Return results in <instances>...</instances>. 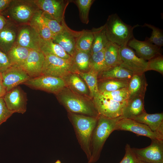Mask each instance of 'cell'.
<instances>
[{
	"label": "cell",
	"mask_w": 163,
	"mask_h": 163,
	"mask_svg": "<svg viewBox=\"0 0 163 163\" xmlns=\"http://www.w3.org/2000/svg\"><path fill=\"white\" fill-rule=\"evenodd\" d=\"M11 66L7 55L0 50V72L2 73Z\"/></svg>",
	"instance_id": "b9f144b4"
},
{
	"label": "cell",
	"mask_w": 163,
	"mask_h": 163,
	"mask_svg": "<svg viewBox=\"0 0 163 163\" xmlns=\"http://www.w3.org/2000/svg\"><path fill=\"white\" fill-rule=\"evenodd\" d=\"M41 38L29 24H24L18 27L16 43L30 49L40 50Z\"/></svg>",
	"instance_id": "2e32d148"
},
{
	"label": "cell",
	"mask_w": 163,
	"mask_h": 163,
	"mask_svg": "<svg viewBox=\"0 0 163 163\" xmlns=\"http://www.w3.org/2000/svg\"><path fill=\"white\" fill-rule=\"evenodd\" d=\"M133 75L129 70L118 66L99 73L97 78L98 80L106 79L129 80Z\"/></svg>",
	"instance_id": "cb8c5ba5"
},
{
	"label": "cell",
	"mask_w": 163,
	"mask_h": 163,
	"mask_svg": "<svg viewBox=\"0 0 163 163\" xmlns=\"http://www.w3.org/2000/svg\"><path fill=\"white\" fill-rule=\"evenodd\" d=\"M143 27H147L151 29L152 33L151 37H147L145 40L161 47L163 45V34L161 30L152 25L145 23Z\"/></svg>",
	"instance_id": "d590c367"
},
{
	"label": "cell",
	"mask_w": 163,
	"mask_h": 163,
	"mask_svg": "<svg viewBox=\"0 0 163 163\" xmlns=\"http://www.w3.org/2000/svg\"><path fill=\"white\" fill-rule=\"evenodd\" d=\"M45 56L42 75L63 78L70 73L77 72L72 57L67 59L52 55Z\"/></svg>",
	"instance_id": "8992f818"
},
{
	"label": "cell",
	"mask_w": 163,
	"mask_h": 163,
	"mask_svg": "<svg viewBox=\"0 0 163 163\" xmlns=\"http://www.w3.org/2000/svg\"><path fill=\"white\" fill-rule=\"evenodd\" d=\"M14 113V112L8 108L3 97L0 98V126L5 122Z\"/></svg>",
	"instance_id": "ab89813d"
},
{
	"label": "cell",
	"mask_w": 163,
	"mask_h": 163,
	"mask_svg": "<svg viewBox=\"0 0 163 163\" xmlns=\"http://www.w3.org/2000/svg\"><path fill=\"white\" fill-rule=\"evenodd\" d=\"M30 50L15 43L7 54L11 66L21 67L27 58Z\"/></svg>",
	"instance_id": "4316f807"
},
{
	"label": "cell",
	"mask_w": 163,
	"mask_h": 163,
	"mask_svg": "<svg viewBox=\"0 0 163 163\" xmlns=\"http://www.w3.org/2000/svg\"><path fill=\"white\" fill-rule=\"evenodd\" d=\"M6 8L11 21L20 25L29 24L40 10L34 0H12Z\"/></svg>",
	"instance_id": "5b68a950"
},
{
	"label": "cell",
	"mask_w": 163,
	"mask_h": 163,
	"mask_svg": "<svg viewBox=\"0 0 163 163\" xmlns=\"http://www.w3.org/2000/svg\"><path fill=\"white\" fill-rule=\"evenodd\" d=\"M91 30L93 35L91 50L92 54L103 50L109 41L106 34L104 24L98 28H93Z\"/></svg>",
	"instance_id": "f1b7e54d"
},
{
	"label": "cell",
	"mask_w": 163,
	"mask_h": 163,
	"mask_svg": "<svg viewBox=\"0 0 163 163\" xmlns=\"http://www.w3.org/2000/svg\"><path fill=\"white\" fill-rule=\"evenodd\" d=\"M104 49L102 50L91 54L90 63V69L98 73L108 69L106 66L104 57Z\"/></svg>",
	"instance_id": "836d02e7"
},
{
	"label": "cell",
	"mask_w": 163,
	"mask_h": 163,
	"mask_svg": "<svg viewBox=\"0 0 163 163\" xmlns=\"http://www.w3.org/2000/svg\"><path fill=\"white\" fill-rule=\"evenodd\" d=\"M129 80L106 79L98 80L99 92H110L127 88Z\"/></svg>",
	"instance_id": "4dcf8cb0"
},
{
	"label": "cell",
	"mask_w": 163,
	"mask_h": 163,
	"mask_svg": "<svg viewBox=\"0 0 163 163\" xmlns=\"http://www.w3.org/2000/svg\"><path fill=\"white\" fill-rule=\"evenodd\" d=\"M8 20L3 15L0 13V32L4 28L7 23Z\"/></svg>",
	"instance_id": "f6af8a7d"
},
{
	"label": "cell",
	"mask_w": 163,
	"mask_h": 163,
	"mask_svg": "<svg viewBox=\"0 0 163 163\" xmlns=\"http://www.w3.org/2000/svg\"><path fill=\"white\" fill-rule=\"evenodd\" d=\"M148 84L145 74H133L127 86L129 99L141 96L145 97Z\"/></svg>",
	"instance_id": "603a6c76"
},
{
	"label": "cell",
	"mask_w": 163,
	"mask_h": 163,
	"mask_svg": "<svg viewBox=\"0 0 163 163\" xmlns=\"http://www.w3.org/2000/svg\"><path fill=\"white\" fill-rule=\"evenodd\" d=\"M3 98L8 108L14 113L23 114L26 112L27 94L19 86L7 92Z\"/></svg>",
	"instance_id": "4fadbf2b"
},
{
	"label": "cell",
	"mask_w": 163,
	"mask_h": 163,
	"mask_svg": "<svg viewBox=\"0 0 163 163\" xmlns=\"http://www.w3.org/2000/svg\"><path fill=\"white\" fill-rule=\"evenodd\" d=\"M92 100L99 115L110 118L121 116L128 101L122 102L115 101L100 93Z\"/></svg>",
	"instance_id": "52a82bcc"
},
{
	"label": "cell",
	"mask_w": 163,
	"mask_h": 163,
	"mask_svg": "<svg viewBox=\"0 0 163 163\" xmlns=\"http://www.w3.org/2000/svg\"><path fill=\"white\" fill-rule=\"evenodd\" d=\"M18 30L17 25L11 21L8 20L5 26L0 32L1 51L7 54L16 43Z\"/></svg>",
	"instance_id": "d6986e66"
},
{
	"label": "cell",
	"mask_w": 163,
	"mask_h": 163,
	"mask_svg": "<svg viewBox=\"0 0 163 163\" xmlns=\"http://www.w3.org/2000/svg\"><path fill=\"white\" fill-rule=\"evenodd\" d=\"M56 95L68 112L96 117L99 116L90 98L75 93L66 87Z\"/></svg>",
	"instance_id": "6da1fadb"
},
{
	"label": "cell",
	"mask_w": 163,
	"mask_h": 163,
	"mask_svg": "<svg viewBox=\"0 0 163 163\" xmlns=\"http://www.w3.org/2000/svg\"><path fill=\"white\" fill-rule=\"evenodd\" d=\"M76 73L86 83L89 91L90 97L92 99L99 93L98 88V73L91 69L87 72H78Z\"/></svg>",
	"instance_id": "f546056e"
},
{
	"label": "cell",
	"mask_w": 163,
	"mask_h": 163,
	"mask_svg": "<svg viewBox=\"0 0 163 163\" xmlns=\"http://www.w3.org/2000/svg\"><path fill=\"white\" fill-rule=\"evenodd\" d=\"M120 54L121 60L120 66L133 74L144 73L147 71V61L138 56L127 45L120 47Z\"/></svg>",
	"instance_id": "8fae6325"
},
{
	"label": "cell",
	"mask_w": 163,
	"mask_h": 163,
	"mask_svg": "<svg viewBox=\"0 0 163 163\" xmlns=\"http://www.w3.org/2000/svg\"><path fill=\"white\" fill-rule=\"evenodd\" d=\"M124 156L119 163H138L139 161L132 151L129 145L126 144Z\"/></svg>",
	"instance_id": "60d3db41"
},
{
	"label": "cell",
	"mask_w": 163,
	"mask_h": 163,
	"mask_svg": "<svg viewBox=\"0 0 163 163\" xmlns=\"http://www.w3.org/2000/svg\"><path fill=\"white\" fill-rule=\"evenodd\" d=\"M55 163H61V162L59 160H58L55 162Z\"/></svg>",
	"instance_id": "bcb514c9"
},
{
	"label": "cell",
	"mask_w": 163,
	"mask_h": 163,
	"mask_svg": "<svg viewBox=\"0 0 163 163\" xmlns=\"http://www.w3.org/2000/svg\"><path fill=\"white\" fill-rule=\"evenodd\" d=\"M91 54V52L75 50L72 57L77 72H85L90 69V63Z\"/></svg>",
	"instance_id": "1f68e13d"
},
{
	"label": "cell",
	"mask_w": 163,
	"mask_h": 163,
	"mask_svg": "<svg viewBox=\"0 0 163 163\" xmlns=\"http://www.w3.org/2000/svg\"><path fill=\"white\" fill-rule=\"evenodd\" d=\"M45 56L40 50L30 49L28 56L21 67L31 78L42 75Z\"/></svg>",
	"instance_id": "e0dca14e"
},
{
	"label": "cell",
	"mask_w": 163,
	"mask_h": 163,
	"mask_svg": "<svg viewBox=\"0 0 163 163\" xmlns=\"http://www.w3.org/2000/svg\"><path fill=\"white\" fill-rule=\"evenodd\" d=\"M101 94L105 97L117 102H123L128 101L129 99L127 88L112 91L104 92Z\"/></svg>",
	"instance_id": "8d00e7d4"
},
{
	"label": "cell",
	"mask_w": 163,
	"mask_h": 163,
	"mask_svg": "<svg viewBox=\"0 0 163 163\" xmlns=\"http://www.w3.org/2000/svg\"><path fill=\"white\" fill-rule=\"evenodd\" d=\"M122 116L110 118L99 115L93 130L91 142V157L88 163H94L99 159L104 144L114 131Z\"/></svg>",
	"instance_id": "3957f363"
},
{
	"label": "cell",
	"mask_w": 163,
	"mask_h": 163,
	"mask_svg": "<svg viewBox=\"0 0 163 163\" xmlns=\"http://www.w3.org/2000/svg\"><path fill=\"white\" fill-rule=\"evenodd\" d=\"M39 9L46 17L61 24L64 20L65 10L70 1L34 0Z\"/></svg>",
	"instance_id": "9c48e42d"
},
{
	"label": "cell",
	"mask_w": 163,
	"mask_h": 163,
	"mask_svg": "<svg viewBox=\"0 0 163 163\" xmlns=\"http://www.w3.org/2000/svg\"><path fill=\"white\" fill-rule=\"evenodd\" d=\"M138 163H146V162L139 161Z\"/></svg>",
	"instance_id": "7dc6e473"
},
{
	"label": "cell",
	"mask_w": 163,
	"mask_h": 163,
	"mask_svg": "<svg viewBox=\"0 0 163 163\" xmlns=\"http://www.w3.org/2000/svg\"><path fill=\"white\" fill-rule=\"evenodd\" d=\"M66 87L74 92L90 98L88 88L84 80L76 72H71L63 78Z\"/></svg>",
	"instance_id": "7402d4cb"
},
{
	"label": "cell",
	"mask_w": 163,
	"mask_h": 163,
	"mask_svg": "<svg viewBox=\"0 0 163 163\" xmlns=\"http://www.w3.org/2000/svg\"><path fill=\"white\" fill-rule=\"evenodd\" d=\"M1 13L0 12V13Z\"/></svg>",
	"instance_id": "c3c4849f"
},
{
	"label": "cell",
	"mask_w": 163,
	"mask_h": 163,
	"mask_svg": "<svg viewBox=\"0 0 163 163\" xmlns=\"http://www.w3.org/2000/svg\"><path fill=\"white\" fill-rule=\"evenodd\" d=\"M127 46L134 49L139 57L145 60L161 54L160 47L145 40L140 41L134 37L129 41Z\"/></svg>",
	"instance_id": "ac0fdd59"
},
{
	"label": "cell",
	"mask_w": 163,
	"mask_h": 163,
	"mask_svg": "<svg viewBox=\"0 0 163 163\" xmlns=\"http://www.w3.org/2000/svg\"><path fill=\"white\" fill-rule=\"evenodd\" d=\"M42 16L44 22L51 32L53 37L64 30L65 27L62 24H61L55 20L45 16L43 14L42 12Z\"/></svg>",
	"instance_id": "74e56055"
},
{
	"label": "cell",
	"mask_w": 163,
	"mask_h": 163,
	"mask_svg": "<svg viewBox=\"0 0 163 163\" xmlns=\"http://www.w3.org/2000/svg\"><path fill=\"white\" fill-rule=\"evenodd\" d=\"M93 39V35L91 30H82L77 38L75 50L91 52Z\"/></svg>",
	"instance_id": "d6a6232c"
},
{
	"label": "cell",
	"mask_w": 163,
	"mask_h": 163,
	"mask_svg": "<svg viewBox=\"0 0 163 163\" xmlns=\"http://www.w3.org/2000/svg\"><path fill=\"white\" fill-rule=\"evenodd\" d=\"M42 13L40 10L38 11L29 24L43 39L53 40V36L42 18Z\"/></svg>",
	"instance_id": "83f0119b"
},
{
	"label": "cell",
	"mask_w": 163,
	"mask_h": 163,
	"mask_svg": "<svg viewBox=\"0 0 163 163\" xmlns=\"http://www.w3.org/2000/svg\"><path fill=\"white\" fill-rule=\"evenodd\" d=\"M68 118L72 124L76 138L85 153L88 161L91 157V142L98 117L68 112Z\"/></svg>",
	"instance_id": "7a4b0ae2"
},
{
	"label": "cell",
	"mask_w": 163,
	"mask_h": 163,
	"mask_svg": "<svg viewBox=\"0 0 163 163\" xmlns=\"http://www.w3.org/2000/svg\"><path fill=\"white\" fill-rule=\"evenodd\" d=\"M104 25L109 41L120 47L127 45L134 37L133 29L139 26L138 24L133 26L127 24L116 13L109 15Z\"/></svg>",
	"instance_id": "277c9868"
},
{
	"label": "cell",
	"mask_w": 163,
	"mask_h": 163,
	"mask_svg": "<svg viewBox=\"0 0 163 163\" xmlns=\"http://www.w3.org/2000/svg\"><path fill=\"white\" fill-rule=\"evenodd\" d=\"M3 83L7 91L23 84L31 78L21 67L11 66L2 73Z\"/></svg>",
	"instance_id": "9a60e30c"
},
{
	"label": "cell",
	"mask_w": 163,
	"mask_h": 163,
	"mask_svg": "<svg viewBox=\"0 0 163 163\" xmlns=\"http://www.w3.org/2000/svg\"><path fill=\"white\" fill-rule=\"evenodd\" d=\"M139 161L148 163H163V140H152L151 144L144 148H132Z\"/></svg>",
	"instance_id": "30bf717a"
},
{
	"label": "cell",
	"mask_w": 163,
	"mask_h": 163,
	"mask_svg": "<svg viewBox=\"0 0 163 163\" xmlns=\"http://www.w3.org/2000/svg\"><path fill=\"white\" fill-rule=\"evenodd\" d=\"M120 47L117 44L109 41L104 48L105 61L108 69L121 65Z\"/></svg>",
	"instance_id": "484cf974"
},
{
	"label": "cell",
	"mask_w": 163,
	"mask_h": 163,
	"mask_svg": "<svg viewBox=\"0 0 163 163\" xmlns=\"http://www.w3.org/2000/svg\"><path fill=\"white\" fill-rule=\"evenodd\" d=\"M133 120L147 125L153 132L163 137V113L149 114L146 111Z\"/></svg>",
	"instance_id": "ffe728a7"
},
{
	"label": "cell",
	"mask_w": 163,
	"mask_h": 163,
	"mask_svg": "<svg viewBox=\"0 0 163 163\" xmlns=\"http://www.w3.org/2000/svg\"><path fill=\"white\" fill-rule=\"evenodd\" d=\"M77 6L80 19L85 24L89 22V14L90 8L94 2L93 0H74L71 1Z\"/></svg>",
	"instance_id": "e575fe53"
},
{
	"label": "cell",
	"mask_w": 163,
	"mask_h": 163,
	"mask_svg": "<svg viewBox=\"0 0 163 163\" xmlns=\"http://www.w3.org/2000/svg\"><path fill=\"white\" fill-rule=\"evenodd\" d=\"M7 92L3 83L2 73L0 72V98L3 97Z\"/></svg>",
	"instance_id": "7bdbcfd3"
},
{
	"label": "cell",
	"mask_w": 163,
	"mask_h": 163,
	"mask_svg": "<svg viewBox=\"0 0 163 163\" xmlns=\"http://www.w3.org/2000/svg\"><path fill=\"white\" fill-rule=\"evenodd\" d=\"M12 0H0V12L5 10L9 5Z\"/></svg>",
	"instance_id": "ee69618b"
},
{
	"label": "cell",
	"mask_w": 163,
	"mask_h": 163,
	"mask_svg": "<svg viewBox=\"0 0 163 163\" xmlns=\"http://www.w3.org/2000/svg\"><path fill=\"white\" fill-rule=\"evenodd\" d=\"M144 96H137L129 99L122 115L123 118L133 120L145 112Z\"/></svg>",
	"instance_id": "44dd1931"
},
{
	"label": "cell",
	"mask_w": 163,
	"mask_h": 163,
	"mask_svg": "<svg viewBox=\"0 0 163 163\" xmlns=\"http://www.w3.org/2000/svg\"><path fill=\"white\" fill-rule=\"evenodd\" d=\"M151 70L163 75V56L161 54L154 57L147 62V71Z\"/></svg>",
	"instance_id": "f35d334b"
},
{
	"label": "cell",
	"mask_w": 163,
	"mask_h": 163,
	"mask_svg": "<svg viewBox=\"0 0 163 163\" xmlns=\"http://www.w3.org/2000/svg\"><path fill=\"white\" fill-rule=\"evenodd\" d=\"M23 84L32 89L43 91L56 95L66 87L63 78L43 75L30 78Z\"/></svg>",
	"instance_id": "ba28073f"
},
{
	"label": "cell",
	"mask_w": 163,
	"mask_h": 163,
	"mask_svg": "<svg viewBox=\"0 0 163 163\" xmlns=\"http://www.w3.org/2000/svg\"><path fill=\"white\" fill-rule=\"evenodd\" d=\"M115 130L129 131L148 137L151 140H163V136L153 132L147 125L132 119L122 118L117 122Z\"/></svg>",
	"instance_id": "7c38bea8"
},
{
	"label": "cell",
	"mask_w": 163,
	"mask_h": 163,
	"mask_svg": "<svg viewBox=\"0 0 163 163\" xmlns=\"http://www.w3.org/2000/svg\"><path fill=\"white\" fill-rule=\"evenodd\" d=\"M61 24L64 26V30L54 36L53 40L59 45L67 54L72 57L75 51L77 38L82 31H76L71 30L67 26L64 20Z\"/></svg>",
	"instance_id": "5bb4252c"
},
{
	"label": "cell",
	"mask_w": 163,
	"mask_h": 163,
	"mask_svg": "<svg viewBox=\"0 0 163 163\" xmlns=\"http://www.w3.org/2000/svg\"><path fill=\"white\" fill-rule=\"evenodd\" d=\"M39 48L45 55H52L67 59L72 58L59 45L54 43L52 39L45 40L41 38Z\"/></svg>",
	"instance_id": "d4e9b609"
}]
</instances>
